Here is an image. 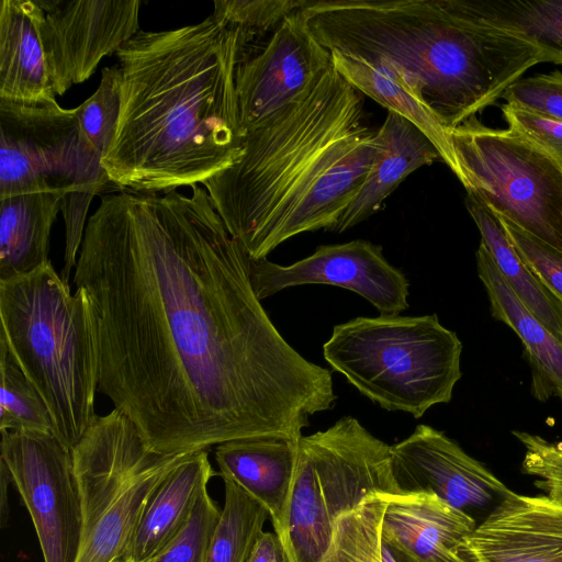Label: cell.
Returning <instances> with one entry per match:
<instances>
[{"label": "cell", "instance_id": "6da1fadb", "mask_svg": "<svg viewBox=\"0 0 562 562\" xmlns=\"http://www.w3.org/2000/svg\"><path fill=\"white\" fill-rule=\"evenodd\" d=\"M191 188L119 190L88 218L74 283L90 307L99 390L164 454L299 439L335 406L331 371L279 333L248 254Z\"/></svg>", "mask_w": 562, "mask_h": 562}, {"label": "cell", "instance_id": "7a4b0ae2", "mask_svg": "<svg viewBox=\"0 0 562 562\" xmlns=\"http://www.w3.org/2000/svg\"><path fill=\"white\" fill-rule=\"evenodd\" d=\"M249 46L216 20L139 30L117 52L121 106L101 159L119 190L169 192L204 183L244 153L236 69Z\"/></svg>", "mask_w": 562, "mask_h": 562}, {"label": "cell", "instance_id": "3957f363", "mask_svg": "<svg viewBox=\"0 0 562 562\" xmlns=\"http://www.w3.org/2000/svg\"><path fill=\"white\" fill-rule=\"evenodd\" d=\"M380 151L361 93L331 66L247 132L239 160L203 184L229 234L259 260L302 233L333 232Z\"/></svg>", "mask_w": 562, "mask_h": 562}, {"label": "cell", "instance_id": "277c9868", "mask_svg": "<svg viewBox=\"0 0 562 562\" xmlns=\"http://www.w3.org/2000/svg\"><path fill=\"white\" fill-rule=\"evenodd\" d=\"M303 14L324 47L376 66L447 132L541 64L537 46L473 16L462 0H310Z\"/></svg>", "mask_w": 562, "mask_h": 562}, {"label": "cell", "instance_id": "5b68a950", "mask_svg": "<svg viewBox=\"0 0 562 562\" xmlns=\"http://www.w3.org/2000/svg\"><path fill=\"white\" fill-rule=\"evenodd\" d=\"M0 339L41 393L55 436L74 450L97 419V341L82 289L70 292L48 260L0 280Z\"/></svg>", "mask_w": 562, "mask_h": 562}, {"label": "cell", "instance_id": "8992f818", "mask_svg": "<svg viewBox=\"0 0 562 562\" xmlns=\"http://www.w3.org/2000/svg\"><path fill=\"white\" fill-rule=\"evenodd\" d=\"M461 352L436 314L359 316L334 326L323 345L325 361L362 395L414 418L451 401Z\"/></svg>", "mask_w": 562, "mask_h": 562}, {"label": "cell", "instance_id": "52a82bcc", "mask_svg": "<svg viewBox=\"0 0 562 562\" xmlns=\"http://www.w3.org/2000/svg\"><path fill=\"white\" fill-rule=\"evenodd\" d=\"M72 453L82 497L76 562H125L149 496L188 453L153 450L116 408L97 417Z\"/></svg>", "mask_w": 562, "mask_h": 562}, {"label": "cell", "instance_id": "ba28073f", "mask_svg": "<svg viewBox=\"0 0 562 562\" xmlns=\"http://www.w3.org/2000/svg\"><path fill=\"white\" fill-rule=\"evenodd\" d=\"M373 494L402 496L392 473L391 446L351 416L302 436L289 513L286 561L319 562L337 517Z\"/></svg>", "mask_w": 562, "mask_h": 562}, {"label": "cell", "instance_id": "9c48e42d", "mask_svg": "<svg viewBox=\"0 0 562 562\" xmlns=\"http://www.w3.org/2000/svg\"><path fill=\"white\" fill-rule=\"evenodd\" d=\"M448 133L467 192L562 252V165L515 130L475 116Z\"/></svg>", "mask_w": 562, "mask_h": 562}, {"label": "cell", "instance_id": "30bf717a", "mask_svg": "<svg viewBox=\"0 0 562 562\" xmlns=\"http://www.w3.org/2000/svg\"><path fill=\"white\" fill-rule=\"evenodd\" d=\"M75 109L0 100V199L58 191L61 211L89 207L110 182Z\"/></svg>", "mask_w": 562, "mask_h": 562}, {"label": "cell", "instance_id": "8fae6325", "mask_svg": "<svg viewBox=\"0 0 562 562\" xmlns=\"http://www.w3.org/2000/svg\"><path fill=\"white\" fill-rule=\"evenodd\" d=\"M2 467L34 526L44 562H76L82 497L74 453L54 434L1 431Z\"/></svg>", "mask_w": 562, "mask_h": 562}, {"label": "cell", "instance_id": "7c38bea8", "mask_svg": "<svg viewBox=\"0 0 562 562\" xmlns=\"http://www.w3.org/2000/svg\"><path fill=\"white\" fill-rule=\"evenodd\" d=\"M33 15L56 95L89 79L105 56L139 29L138 0H32Z\"/></svg>", "mask_w": 562, "mask_h": 562}, {"label": "cell", "instance_id": "4fadbf2b", "mask_svg": "<svg viewBox=\"0 0 562 562\" xmlns=\"http://www.w3.org/2000/svg\"><path fill=\"white\" fill-rule=\"evenodd\" d=\"M249 278L260 301L291 286L326 284L359 294L384 315H400L409 306L405 273L386 260L381 245L364 239L321 245L289 266L250 259Z\"/></svg>", "mask_w": 562, "mask_h": 562}, {"label": "cell", "instance_id": "5bb4252c", "mask_svg": "<svg viewBox=\"0 0 562 562\" xmlns=\"http://www.w3.org/2000/svg\"><path fill=\"white\" fill-rule=\"evenodd\" d=\"M333 66L330 52L312 33L303 9L273 31L254 56L240 59L236 92L241 127H258L302 98Z\"/></svg>", "mask_w": 562, "mask_h": 562}, {"label": "cell", "instance_id": "9a60e30c", "mask_svg": "<svg viewBox=\"0 0 562 562\" xmlns=\"http://www.w3.org/2000/svg\"><path fill=\"white\" fill-rule=\"evenodd\" d=\"M391 468L402 495L434 494L464 512L499 503L512 492L456 441L424 424L391 446Z\"/></svg>", "mask_w": 562, "mask_h": 562}, {"label": "cell", "instance_id": "2e32d148", "mask_svg": "<svg viewBox=\"0 0 562 562\" xmlns=\"http://www.w3.org/2000/svg\"><path fill=\"white\" fill-rule=\"evenodd\" d=\"M467 562H562V505L510 492L464 538Z\"/></svg>", "mask_w": 562, "mask_h": 562}, {"label": "cell", "instance_id": "e0dca14e", "mask_svg": "<svg viewBox=\"0 0 562 562\" xmlns=\"http://www.w3.org/2000/svg\"><path fill=\"white\" fill-rule=\"evenodd\" d=\"M476 522L434 494L389 497L382 538L398 562H467L461 544Z\"/></svg>", "mask_w": 562, "mask_h": 562}, {"label": "cell", "instance_id": "ac0fdd59", "mask_svg": "<svg viewBox=\"0 0 562 562\" xmlns=\"http://www.w3.org/2000/svg\"><path fill=\"white\" fill-rule=\"evenodd\" d=\"M300 439L251 437L226 441L215 448L220 475L233 480L267 509L284 549Z\"/></svg>", "mask_w": 562, "mask_h": 562}, {"label": "cell", "instance_id": "d6986e66", "mask_svg": "<svg viewBox=\"0 0 562 562\" xmlns=\"http://www.w3.org/2000/svg\"><path fill=\"white\" fill-rule=\"evenodd\" d=\"M381 151L333 232L342 233L378 212L413 171L440 159L434 143L411 121L387 111L376 131Z\"/></svg>", "mask_w": 562, "mask_h": 562}, {"label": "cell", "instance_id": "ffe728a7", "mask_svg": "<svg viewBox=\"0 0 562 562\" xmlns=\"http://www.w3.org/2000/svg\"><path fill=\"white\" fill-rule=\"evenodd\" d=\"M215 474L206 450L188 453L149 496L125 562H149L157 557L183 528Z\"/></svg>", "mask_w": 562, "mask_h": 562}, {"label": "cell", "instance_id": "44dd1931", "mask_svg": "<svg viewBox=\"0 0 562 562\" xmlns=\"http://www.w3.org/2000/svg\"><path fill=\"white\" fill-rule=\"evenodd\" d=\"M475 257L492 316L512 328L524 345L535 397L546 402L557 396L562 403V344L520 302L481 243Z\"/></svg>", "mask_w": 562, "mask_h": 562}, {"label": "cell", "instance_id": "7402d4cb", "mask_svg": "<svg viewBox=\"0 0 562 562\" xmlns=\"http://www.w3.org/2000/svg\"><path fill=\"white\" fill-rule=\"evenodd\" d=\"M0 100L18 104L57 102L32 0H2L0 4Z\"/></svg>", "mask_w": 562, "mask_h": 562}, {"label": "cell", "instance_id": "603a6c76", "mask_svg": "<svg viewBox=\"0 0 562 562\" xmlns=\"http://www.w3.org/2000/svg\"><path fill=\"white\" fill-rule=\"evenodd\" d=\"M63 193L32 192L0 199V280L24 276L48 261Z\"/></svg>", "mask_w": 562, "mask_h": 562}, {"label": "cell", "instance_id": "cb8c5ba5", "mask_svg": "<svg viewBox=\"0 0 562 562\" xmlns=\"http://www.w3.org/2000/svg\"><path fill=\"white\" fill-rule=\"evenodd\" d=\"M467 209L495 266L527 310L562 344V302L541 282L516 251L499 217L474 194Z\"/></svg>", "mask_w": 562, "mask_h": 562}, {"label": "cell", "instance_id": "d4e9b609", "mask_svg": "<svg viewBox=\"0 0 562 562\" xmlns=\"http://www.w3.org/2000/svg\"><path fill=\"white\" fill-rule=\"evenodd\" d=\"M330 55L334 68L351 87L416 125L434 143L441 160L457 173L449 133L408 89L362 58L338 52Z\"/></svg>", "mask_w": 562, "mask_h": 562}, {"label": "cell", "instance_id": "484cf974", "mask_svg": "<svg viewBox=\"0 0 562 562\" xmlns=\"http://www.w3.org/2000/svg\"><path fill=\"white\" fill-rule=\"evenodd\" d=\"M473 16L540 49L541 63L562 65V0H462Z\"/></svg>", "mask_w": 562, "mask_h": 562}, {"label": "cell", "instance_id": "4316f807", "mask_svg": "<svg viewBox=\"0 0 562 562\" xmlns=\"http://www.w3.org/2000/svg\"><path fill=\"white\" fill-rule=\"evenodd\" d=\"M387 502V496L373 494L338 516L319 562H398L381 532Z\"/></svg>", "mask_w": 562, "mask_h": 562}, {"label": "cell", "instance_id": "83f0119b", "mask_svg": "<svg viewBox=\"0 0 562 562\" xmlns=\"http://www.w3.org/2000/svg\"><path fill=\"white\" fill-rule=\"evenodd\" d=\"M222 479L225 501L205 562H247L269 513L233 480Z\"/></svg>", "mask_w": 562, "mask_h": 562}, {"label": "cell", "instance_id": "f1b7e54d", "mask_svg": "<svg viewBox=\"0 0 562 562\" xmlns=\"http://www.w3.org/2000/svg\"><path fill=\"white\" fill-rule=\"evenodd\" d=\"M0 431H40L55 435L52 414L5 341L0 339Z\"/></svg>", "mask_w": 562, "mask_h": 562}, {"label": "cell", "instance_id": "f546056e", "mask_svg": "<svg viewBox=\"0 0 562 562\" xmlns=\"http://www.w3.org/2000/svg\"><path fill=\"white\" fill-rule=\"evenodd\" d=\"M121 106V69L104 67L97 90L75 108L81 132L101 158L108 151L116 130Z\"/></svg>", "mask_w": 562, "mask_h": 562}, {"label": "cell", "instance_id": "4dcf8cb0", "mask_svg": "<svg viewBox=\"0 0 562 562\" xmlns=\"http://www.w3.org/2000/svg\"><path fill=\"white\" fill-rule=\"evenodd\" d=\"M310 0H215L213 16L238 27L249 43L272 33L294 12L304 9Z\"/></svg>", "mask_w": 562, "mask_h": 562}, {"label": "cell", "instance_id": "1f68e13d", "mask_svg": "<svg viewBox=\"0 0 562 562\" xmlns=\"http://www.w3.org/2000/svg\"><path fill=\"white\" fill-rule=\"evenodd\" d=\"M222 508L204 487L176 538L149 562H205Z\"/></svg>", "mask_w": 562, "mask_h": 562}, {"label": "cell", "instance_id": "d6a6232c", "mask_svg": "<svg viewBox=\"0 0 562 562\" xmlns=\"http://www.w3.org/2000/svg\"><path fill=\"white\" fill-rule=\"evenodd\" d=\"M525 449L521 469L536 476L535 485L547 497L562 505V441L547 439L525 431H513Z\"/></svg>", "mask_w": 562, "mask_h": 562}, {"label": "cell", "instance_id": "836d02e7", "mask_svg": "<svg viewBox=\"0 0 562 562\" xmlns=\"http://www.w3.org/2000/svg\"><path fill=\"white\" fill-rule=\"evenodd\" d=\"M502 99L507 104L562 121V72L521 77L505 90Z\"/></svg>", "mask_w": 562, "mask_h": 562}, {"label": "cell", "instance_id": "e575fe53", "mask_svg": "<svg viewBox=\"0 0 562 562\" xmlns=\"http://www.w3.org/2000/svg\"><path fill=\"white\" fill-rule=\"evenodd\" d=\"M499 220L521 259L562 302V252L512 222Z\"/></svg>", "mask_w": 562, "mask_h": 562}, {"label": "cell", "instance_id": "d590c367", "mask_svg": "<svg viewBox=\"0 0 562 562\" xmlns=\"http://www.w3.org/2000/svg\"><path fill=\"white\" fill-rule=\"evenodd\" d=\"M508 127L515 130L562 165V121L539 115L516 105L503 104Z\"/></svg>", "mask_w": 562, "mask_h": 562}, {"label": "cell", "instance_id": "8d00e7d4", "mask_svg": "<svg viewBox=\"0 0 562 562\" xmlns=\"http://www.w3.org/2000/svg\"><path fill=\"white\" fill-rule=\"evenodd\" d=\"M247 562H288L284 548L276 532L262 531Z\"/></svg>", "mask_w": 562, "mask_h": 562}]
</instances>
